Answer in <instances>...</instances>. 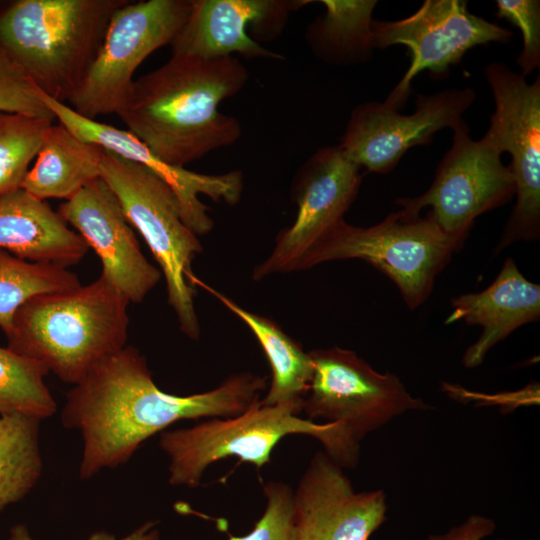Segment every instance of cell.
<instances>
[{"mask_svg": "<svg viewBox=\"0 0 540 540\" xmlns=\"http://www.w3.org/2000/svg\"><path fill=\"white\" fill-rule=\"evenodd\" d=\"M266 385V377L243 372L206 392L169 394L155 384L140 351L126 345L73 385L66 394L61 420L82 436L79 475L89 479L125 464L143 442L179 420L243 413Z\"/></svg>", "mask_w": 540, "mask_h": 540, "instance_id": "1", "label": "cell"}, {"mask_svg": "<svg viewBox=\"0 0 540 540\" xmlns=\"http://www.w3.org/2000/svg\"><path fill=\"white\" fill-rule=\"evenodd\" d=\"M235 57L172 55L134 80L117 113L128 131L163 161L179 167L230 146L242 134L239 121L218 110L248 80Z\"/></svg>", "mask_w": 540, "mask_h": 540, "instance_id": "2", "label": "cell"}, {"mask_svg": "<svg viewBox=\"0 0 540 540\" xmlns=\"http://www.w3.org/2000/svg\"><path fill=\"white\" fill-rule=\"evenodd\" d=\"M128 305L101 274L87 285L37 295L15 313L7 347L75 385L100 361L126 346Z\"/></svg>", "mask_w": 540, "mask_h": 540, "instance_id": "3", "label": "cell"}, {"mask_svg": "<svg viewBox=\"0 0 540 540\" xmlns=\"http://www.w3.org/2000/svg\"><path fill=\"white\" fill-rule=\"evenodd\" d=\"M127 0H17L0 11V49L46 96L68 102L113 13Z\"/></svg>", "mask_w": 540, "mask_h": 540, "instance_id": "4", "label": "cell"}, {"mask_svg": "<svg viewBox=\"0 0 540 540\" xmlns=\"http://www.w3.org/2000/svg\"><path fill=\"white\" fill-rule=\"evenodd\" d=\"M302 406L303 400L262 405L258 399L237 416L162 431L159 444L169 458V483L194 488L211 464L228 457L261 468L271 461L277 443L290 434L316 438L341 467H354L359 442L349 430L337 422L316 423L301 417Z\"/></svg>", "mask_w": 540, "mask_h": 540, "instance_id": "5", "label": "cell"}, {"mask_svg": "<svg viewBox=\"0 0 540 540\" xmlns=\"http://www.w3.org/2000/svg\"><path fill=\"white\" fill-rule=\"evenodd\" d=\"M463 244L442 231L429 214L400 209L369 227L342 220L306 254L299 271L329 261L363 260L393 281L414 310L428 299L437 275Z\"/></svg>", "mask_w": 540, "mask_h": 540, "instance_id": "6", "label": "cell"}, {"mask_svg": "<svg viewBox=\"0 0 540 540\" xmlns=\"http://www.w3.org/2000/svg\"><path fill=\"white\" fill-rule=\"evenodd\" d=\"M100 177L113 190L129 223L141 234L159 264L167 300L181 332L198 340L201 330L194 305L192 262L202 245L184 222L175 193L143 165L105 149Z\"/></svg>", "mask_w": 540, "mask_h": 540, "instance_id": "7", "label": "cell"}, {"mask_svg": "<svg viewBox=\"0 0 540 540\" xmlns=\"http://www.w3.org/2000/svg\"><path fill=\"white\" fill-rule=\"evenodd\" d=\"M190 10L191 0H127L113 13L96 58L68 106L92 120L117 114L126 103L138 66L173 42Z\"/></svg>", "mask_w": 540, "mask_h": 540, "instance_id": "8", "label": "cell"}, {"mask_svg": "<svg viewBox=\"0 0 540 540\" xmlns=\"http://www.w3.org/2000/svg\"><path fill=\"white\" fill-rule=\"evenodd\" d=\"M495 109L485 133L511 156L516 203L495 254L518 241L540 236V77L532 83L502 62L484 69Z\"/></svg>", "mask_w": 540, "mask_h": 540, "instance_id": "9", "label": "cell"}, {"mask_svg": "<svg viewBox=\"0 0 540 540\" xmlns=\"http://www.w3.org/2000/svg\"><path fill=\"white\" fill-rule=\"evenodd\" d=\"M452 131V146L441 159L431 186L417 197H402L396 203L413 214L429 207L428 214L441 230L464 242L478 216L515 196V183L501 161L502 152L487 135L473 140L464 119Z\"/></svg>", "mask_w": 540, "mask_h": 540, "instance_id": "10", "label": "cell"}, {"mask_svg": "<svg viewBox=\"0 0 540 540\" xmlns=\"http://www.w3.org/2000/svg\"><path fill=\"white\" fill-rule=\"evenodd\" d=\"M308 353L313 373L302 412L344 425L358 442L397 416L431 408L395 374L374 370L352 350L334 346Z\"/></svg>", "mask_w": 540, "mask_h": 540, "instance_id": "11", "label": "cell"}, {"mask_svg": "<svg viewBox=\"0 0 540 540\" xmlns=\"http://www.w3.org/2000/svg\"><path fill=\"white\" fill-rule=\"evenodd\" d=\"M371 29L374 49L402 45L409 52L410 66L383 102L397 110L406 103L411 82L420 72L446 78L468 50L492 42L507 44L513 37L509 29L472 14L464 0H426L406 18L373 19Z\"/></svg>", "mask_w": 540, "mask_h": 540, "instance_id": "12", "label": "cell"}, {"mask_svg": "<svg viewBox=\"0 0 540 540\" xmlns=\"http://www.w3.org/2000/svg\"><path fill=\"white\" fill-rule=\"evenodd\" d=\"M361 168L341 146H325L314 152L297 170L291 196L297 205L291 226L277 236L269 256L253 270L255 281L275 274L299 271L312 247L344 215L358 195Z\"/></svg>", "mask_w": 540, "mask_h": 540, "instance_id": "13", "label": "cell"}, {"mask_svg": "<svg viewBox=\"0 0 540 540\" xmlns=\"http://www.w3.org/2000/svg\"><path fill=\"white\" fill-rule=\"evenodd\" d=\"M475 97L470 87L419 94L408 115L383 102H364L352 110L339 145L361 169L388 173L409 149L428 145L437 132L455 127Z\"/></svg>", "mask_w": 540, "mask_h": 540, "instance_id": "14", "label": "cell"}, {"mask_svg": "<svg viewBox=\"0 0 540 540\" xmlns=\"http://www.w3.org/2000/svg\"><path fill=\"white\" fill-rule=\"evenodd\" d=\"M57 213L94 250L101 275L129 303L142 302L161 280L160 269L142 253L117 196L101 177L63 202Z\"/></svg>", "mask_w": 540, "mask_h": 540, "instance_id": "15", "label": "cell"}, {"mask_svg": "<svg viewBox=\"0 0 540 540\" xmlns=\"http://www.w3.org/2000/svg\"><path fill=\"white\" fill-rule=\"evenodd\" d=\"M41 98L56 120L71 132L115 155L143 165L163 180L175 193L183 220L196 235H204L214 226L209 209L200 200V195L229 205L239 202L243 190V175L240 171L213 175L171 165L154 154L128 130L83 117L67 104L58 102L43 92Z\"/></svg>", "mask_w": 540, "mask_h": 540, "instance_id": "16", "label": "cell"}, {"mask_svg": "<svg viewBox=\"0 0 540 540\" xmlns=\"http://www.w3.org/2000/svg\"><path fill=\"white\" fill-rule=\"evenodd\" d=\"M304 0H191L184 26L170 44L172 55L204 59L284 57L259 44L276 38Z\"/></svg>", "mask_w": 540, "mask_h": 540, "instance_id": "17", "label": "cell"}, {"mask_svg": "<svg viewBox=\"0 0 540 540\" xmlns=\"http://www.w3.org/2000/svg\"><path fill=\"white\" fill-rule=\"evenodd\" d=\"M386 512L382 490L356 492L325 452L313 456L293 492L296 540H368Z\"/></svg>", "mask_w": 540, "mask_h": 540, "instance_id": "18", "label": "cell"}, {"mask_svg": "<svg viewBox=\"0 0 540 540\" xmlns=\"http://www.w3.org/2000/svg\"><path fill=\"white\" fill-rule=\"evenodd\" d=\"M445 324L464 321L482 327V334L465 351L462 363L475 368L489 350L517 328L539 320L540 286L527 280L512 258H506L495 280L484 290L451 300Z\"/></svg>", "mask_w": 540, "mask_h": 540, "instance_id": "19", "label": "cell"}, {"mask_svg": "<svg viewBox=\"0 0 540 540\" xmlns=\"http://www.w3.org/2000/svg\"><path fill=\"white\" fill-rule=\"evenodd\" d=\"M0 248L25 260L66 268L88 252L57 211L21 188L0 196Z\"/></svg>", "mask_w": 540, "mask_h": 540, "instance_id": "20", "label": "cell"}, {"mask_svg": "<svg viewBox=\"0 0 540 540\" xmlns=\"http://www.w3.org/2000/svg\"><path fill=\"white\" fill-rule=\"evenodd\" d=\"M103 153L99 145L53 122L46 129L36 161L20 188L40 200H68L100 178Z\"/></svg>", "mask_w": 540, "mask_h": 540, "instance_id": "21", "label": "cell"}, {"mask_svg": "<svg viewBox=\"0 0 540 540\" xmlns=\"http://www.w3.org/2000/svg\"><path fill=\"white\" fill-rule=\"evenodd\" d=\"M194 285L207 290L236 315L250 329L263 349L271 369V382L260 403L275 405L303 400L313 373L309 353L273 320L241 307L197 277L194 278Z\"/></svg>", "mask_w": 540, "mask_h": 540, "instance_id": "22", "label": "cell"}, {"mask_svg": "<svg viewBox=\"0 0 540 540\" xmlns=\"http://www.w3.org/2000/svg\"><path fill=\"white\" fill-rule=\"evenodd\" d=\"M325 13L306 32L307 43L320 60L337 66L369 61L373 53L372 14L375 0H321Z\"/></svg>", "mask_w": 540, "mask_h": 540, "instance_id": "23", "label": "cell"}, {"mask_svg": "<svg viewBox=\"0 0 540 540\" xmlns=\"http://www.w3.org/2000/svg\"><path fill=\"white\" fill-rule=\"evenodd\" d=\"M41 421L19 413H0V511L22 500L41 477Z\"/></svg>", "mask_w": 540, "mask_h": 540, "instance_id": "24", "label": "cell"}, {"mask_svg": "<svg viewBox=\"0 0 540 540\" xmlns=\"http://www.w3.org/2000/svg\"><path fill=\"white\" fill-rule=\"evenodd\" d=\"M80 285L66 267L25 260L0 248V328L7 335L15 313L32 297Z\"/></svg>", "mask_w": 540, "mask_h": 540, "instance_id": "25", "label": "cell"}, {"mask_svg": "<svg viewBox=\"0 0 540 540\" xmlns=\"http://www.w3.org/2000/svg\"><path fill=\"white\" fill-rule=\"evenodd\" d=\"M48 373L41 362L0 346V413L53 416L57 404L44 380Z\"/></svg>", "mask_w": 540, "mask_h": 540, "instance_id": "26", "label": "cell"}, {"mask_svg": "<svg viewBox=\"0 0 540 540\" xmlns=\"http://www.w3.org/2000/svg\"><path fill=\"white\" fill-rule=\"evenodd\" d=\"M53 122L0 112V196L20 188Z\"/></svg>", "mask_w": 540, "mask_h": 540, "instance_id": "27", "label": "cell"}, {"mask_svg": "<svg viewBox=\"0 0 540 540\" xmlns=\"http://www.w3.org/2000/svg\"><path fill=\"white\" fill-rule=\"evenodd\" d=\"M0 112L55 121L43 103L41 91L23 70L0 49Z\"/></svg>", "mask_w": 540, "mask_h": 540, "instance_id": "28", "label": "cell"}, {"mask_svg": "<svg viewBox=\"0 0 540 540\" xmlns=\"http://www.w3.org/2000/svg\"><path fill=\"white\" fill-rule=\"evenodd\" d=\"M266 509L247 535L229 536V540H296L293 516V491L281 482L264 486Z\"/></svg>", "mask_w": 540, "mask_h": 540, "instance_id": "29", "label": "cell"}, {"mask_svg": "<svg viewBox=\"0 0 540 540\" xmlns=\"http://www.w3.org/2000/svg\"><path fill=\"white\" fill-rule=\"evenodd\" d=\"M496 15L518 27L522 33L523 48L517 64L524 77L540 67V1L497 0Z\"/></svg>", "mask_w": 540, "mask_h": 540, "instance_id": "30", "label": "cell"}, {"mask_svg": "<svg viewBox=\"0 0 540 540\" xmlns=\"http://www.w3.org/2000/svg\"><path fill=\"white\" fill-rule=\"evenodd\" d=\"M496 529L495 522L481 515H472L462 524L443 534H433L428 540H482ZM503 540V539H497Z\"/></svg>", "mask_w": 540, "mask_h": 540, "instance_id": "31", "label": "cell"}, {"mask_svg": "<svg viewBox=\"0 0 540 540\" xmlns=\"http://www.w3.org/2000/svg\"><path fill=\"white\" fill-rule=\"evenodd\" d=\"M154 522H146L131 534L121 539L107 532H96L88 540H159V532ZM9 540H33L24 525L13 526L10 530Z\"/></svg>", "mask_w": 540, "mask_h": 540, "instance_id": "32", "label": "cell"}]
</instances>
